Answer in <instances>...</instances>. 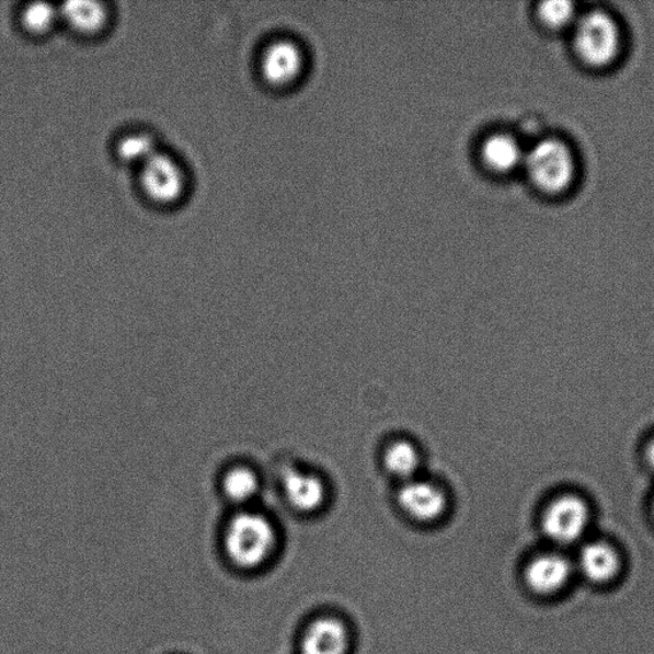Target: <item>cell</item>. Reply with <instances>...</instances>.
<instances>
[{
    "label": "cell",
    "instance_id": "18",
    "mask_svg": "<svg viewBox=\"0 0 654 654\" xmlns=\"http://www.w3.org/2000/svg\"><path fill=\"white\" fill-rule=\"evenodd\" d=\"M538 14L544 23L553 30L564 28L576 22L575 7L567 0H550L538 8Z\"/></svg>",
    "mask_w": 654,
    "mask_h": 654
},
{
    "label": "cell",
    "instance_id": "12",
    "mask_svg": "<svg viewBox=\"0 0 654 654\" xmlns=\"http://www.w3.org/2000/svg\"><path fill=\"white\" fill-rule=\"evenodd\" d=\"M348 633L341 621L320 619L307 629L302 641V654H345Z\"/></svg>",
    "mask_w": 654,
    "mask_h": 654
},
{
    "label": "cell",
    "instance_id": "1",
    "mask_svg": "<svg viewBox=\"0 0 654 654\" xmlns=\"http://www.w3.org/2000/svg\"><path fill=\"white\" fill-rule=\"evenodd\" d=\"M276 544V530L263 512L245 507L230 512L222 525L220 546L230 564L251 571L264 565Z\"/></svg>",
    "mask_w": 654,
    "mask_h": 654
},
{
    "label": "cell",
    "instance_id": "14",
    "mask_svg": "<svg viewBox=\"0 0 654 654\" xmlns=\"http://www.w3.org/2000/svg\"><path fill=\"white\" fill-rule=\"evenodd\" d=\"M59 13L69 26L81 34L97 33L106 22L104 5L92 0H71L61 7Z\"/></svg>",
    "mask_w": 654,
    "mask_h": 654
},
{
    "label": "cell",
    "instance_id": "15",
    "mask_svg": "<svg viewBox=\"0 0 654 654\" xmlns=\"http://www.w3.org/2000/svg\"><path fill=\"white\" fill-rule=\"evenodd\" d=\"M383 464L395 479L403 482L412 481L420 471L421 454L417 446L411 441L399 440L388 446Z\"/></svg>",
    "mask_w": 654,
    "mask_h": 654
},
{
    "label": "cell",
    "instance_id": "17",
    "mask_svg": "<svg viewBox=\"0 0 654 654\" xmlns=\"http://www.w3.org/2000/svg\"><path fill=\"white\" fill-rule=\"evenodd\" d=\"M58 11L49 3H33L22 12V23L30 33L45 34L54 26Z\"/></svg>",
    "mask_w": 654,
    "mask_h": 654
},
{
    "label": "cell",
    "instance_id": "16",
    "mask_svg": "<svg viewBox=\"0 0 654 654\" xmlns=\"http://www.w3.org/2000/svg\"><path fill=\"white\" fill-rule=\"evenodd\" d=\"M157 153L156 141L145 134L126 136L118 146L119 158L129 164L144 165Z\"/></svg>",
    "mask_w": 654,
    "mask_h": 654
},
{
    "label": "cell",
    "instance_id": "19",
    "mask_svg": "<svg viewBox=\"0 0 654 654\" xmlns=\"http://www.w3.org/2000/svg\"><path fill=\"white\" fill-rule=\"evenodd\" d=\"M647 460H649L651 468H653V471H654V438L650 443L649 448H647Z\"/></svg>",
    "mask_w": 654,
    "mask_h": 654
},
{
    "label": "cell",
    "instance_id": "2",
    "mask_svg": "<svg viewBox=\"0 0 654 654\" xmlns=\"http://www.w3.org/2000/svg\"><path fill=\"white\" fill-rule=\"evenodd\" d=\"M574 45L587 65L609 66L620 53L621 34L617 21L603 11L583 14L575 22Z\"/></svg>",
    "mask_w": 654,
    "mask_h": 654
},
{
    "label": "cell",
    "instance_id": "11",
    "mask_svg": "<svg viewBox=\"0 0 654 654\" xmlns=\"http://www.w3.org/2000/svg\"><path fill=\"white\" fill-rule=\"evenodd\" d=\"M578 564L588 581L601 584L611 582L619 574L621 560L611 544L594 541L583 546Z\"/></svg>",
    "mask_w": 654,
    "mask_h": 654
},
{
    "label": "cell",
    "instance_id": "20",
    "mask_svg": "<svg viewBox=\"0 0 654 654\" xmlns=\"http://www.w3.org/2000/svg\"><path fill=\"white\" fill-rule=\"evenodd\" d=\"M653 515H654V500H653Z\"/></svg>",
    "mask_w": 654,
    "mask_h": 654
},
{
    "label": "cell",
    "instance_id": "9",
    "mask_svg": "<svg viewBox=\"0 0 654 654\" xmlns=\"http://www.w3.org/2000/svg\"><path fill=\"white\" fill-rule=\"evenodd\" d=\"M305 57L298 44L279 41L267 46L261 59V72L264 79L276 87L289 84L301 76Z\"/></svg>",
    "mask_w": 654,
    "mask_h": 654
},
{
    "label": "cell",
    "instance_id": "5",
    "mask_svg": "<svg viewBox=\"0 0 654 654\" xmlns=\"http://www.w3.org/2000/svg\"><path fill=\"white\" fill-rule=\"evenodd\" d=\"M261 477L248 461L232 460L222 466L215 479V487L222 503L232 510L252 507L260 494Z\"/></svg>",
    "mask_w": 654,
    "mask_h": 654
},
{
    "label": "cell",
    "instance_id": "10",
    "mask_svg": "<svg viewBox=\"0 0 654 654\" xmlns=\"http://www.w3.org/2000/svg\"><path fill=\"white\" fill-rule=\"evenodd\" d=\"M284 495L301 513H314L325 504L326 487L319 475L290 469L284 474Z\"/></svg>",
    "mask_w": 654,
    "mask_h": 654
},
{
    "label": "cell",
    "instance_id": "3",
    "mask_svg": "<svg viewBox=\"0 0 654 654\" xmlns=\"http://www.w3.org/2000/svg\"><path fill=\"white\" fill-rule=\"evenodd\" d=\"M530 180L549 194H559L571 186L575 160L571 149L557 138H548L526 153L525 163Z\"/></svg>",
    "mask_w": 654,
    "mask_h": 654
},
{
    "label": "cell",
    "instance_id": "6",
    "mask_svg": "<svg viewBox=\"0 0 654 654\" xmlns=\"http://www.w3.org/2000/svg\"><path fill=\"white\" fill-rule=\"evenodd\" d=\"M142 187L153 202L172 204L183 194L184 173L171 157L157 153L142 165Z\"/></svg>",
    "mask_w": 654,
    "mask_h": 654
},
{
    "label": "cell",
    "instance_id": "7",
    "mask_svg": "<svg viewBox=\"0 0 654 654\" xmlns=\"http://www.w3.org/2000/svg\"><path fill=\"white\" fill-rule=\"evenodd\" d=\"M399 506L414 520L433 523L448 509V497L435 483L414 479L404 482L398 494Z\"/></svg>",
    "mask_w": 654,
    "mask_h": 654
},
{
    "label": "cell",
    "instance_id": "8",
    "mask_svg": "<svg viewBox=\"0 0 654 654\" xmlns=\"http://www.w3.org/2000/svg\"><path fill=\"white\" fill-rule=\"evenodd\" d=\"M573 575V566L564 555L548 552L530 560L525 573L527 586L541 596L558 594L566 587Z\"/></svg>",
    "mask_w": 654,
    "mask_h": 654
},
{
    "label": "cell",
    "instance_id": "13",
    "mask_svg": "<svg viewBox=\"0 0 654 654\" xmlns=\"http://www.w3.org/2000/svg\"><path fill=\"white\" fill-rule=\"evenodd\" d=\"M481 157L491 171L506 173L525 163L526 153L513 136L497 134L484 140Z\"/></svg>",
    "mask_w": 654,
    "mask_h": 654
},
{
    "label": "cell",
    "instance_id": "4",
    "mask_svg": "<svg viewBox=\"0 0 654 654\" xmlns=\"http://www.w3.org/2000/svg\"><path fill=\"white\" fill-rule=\"evenodd\" d=\"M590 509L586 500L576 495H563L546 507L542 515L543 533L559 544L578 542L586 535Z\"/></svg>",
    "mask_w": 654,
    "mask_h": 654
}]
</instances>
